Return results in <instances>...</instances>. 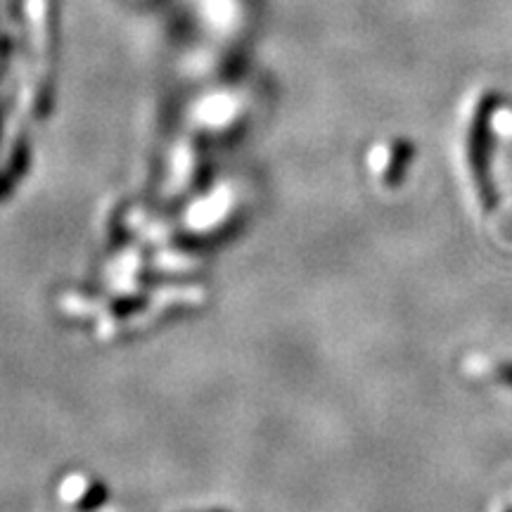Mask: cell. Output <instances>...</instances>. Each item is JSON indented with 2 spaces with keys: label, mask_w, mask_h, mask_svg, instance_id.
<instances>
[{
  "label": "cell",
  "mask_w": 512,
  "mask_h": 512,
  "mask_svg": "<svg viewBox=\"0 0 512 512\" xmlns=\"http://www.w3.org/2000/svg\"><path fill=\"white\" fill-rule=\"evenodd\" d=\"M496 105H501V98L496 95H489L479 107L477 121L472 126V169H475L477 183H479V197H482V204L486 211L496 209L498 204V192L496 185L491 181V169H489V159H491V114H494Z\"/></svg>",
  "instance_id": "6da1fadb"
},
{
  "label": "cell",
  "mask_w": 512,
  "mask_h": 512,
  "mask_svg": "<svg viewBox=\"0 0 512 512\" xmlns=\"http://www.w3.org/2000/svg\"><path fill=\"white\" fill-rule=\"evenodd\" d=\"M498 380L512 387V363H505V366L498 368Z\"/></svg>",
  "instance_id": "7a4b0ae2"
},
{
  "label": "cell",
  "mask_w": 512,
  "mask_h": 512,
  "mask_svg": "<svg viewBox=\"0 0 512 512\" xmlns=\"http://www.w3.org/2000/svg\"><path fill=\"white\" fill-rule=\"evenodd\" d=\"M508 512H512V508H510V510H508Z\"/></svg>",
  "instance_id": "3957f363"
}]
</instances>
